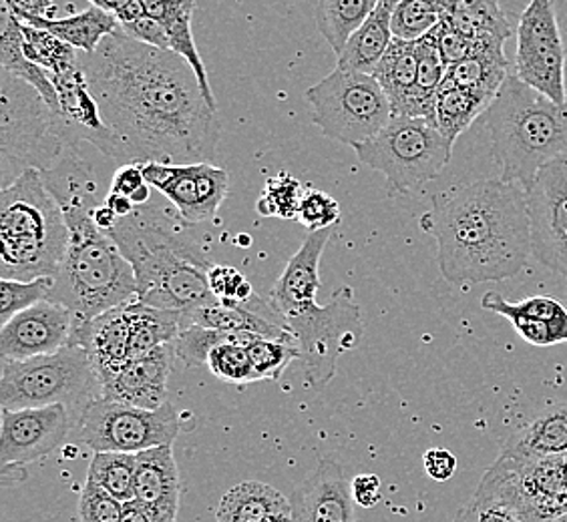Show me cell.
Here are the masks:
<instances>
[{
  "instance_id": "47",
  "label": "cell",
  "mask_w": 567,
  "mask_h": 522,
  "mask_svg": "<svg viewBox=\"0 0 567 522\" xmlns=\"http://www.w3.org/2000/svg\"><path fill=\"white\" fill-rule=\"evenodd\" d=\"M55 278H39L33 282H19L0 278V324H7L12 316L33 307L49 297Z\"/></svg>"
},
{
  "instance_id": "15",
  "label": "cell",
  "mask_w": 567,
  "mask_h": 522,
  "mask_svg": "<svg viewBox=\"0 0 567 522\" xmlns=\"http://www.w3.org/2000/svg\"><path fill=\"white\" fill-rule=\"evenodd\" d=\"M524 189L532 255L567 278V159L544 165Z\"/></svg>"
},
{
  "instance_id": "57",
  "label": "cell",
  "mask_w": 567,
  "mask_h": 522,
  "mask_svg": "<svg viewBox=\"0 0 567 522\" xmlns=\"http://www.w3.org/2000/svg\"><path fill=\"white\" fill-rule=\"evenodd\" d=\"M87 2L103 11L111 12L121 24L145 17L142 0H87Z\"/></svg>"
},
{
  "instance_id": "55",
  "label": "cell",
  "mask_w": 567,
  "mask_h": 522,
  "mask_svg": "<svg viewBox=\"0 0 567 522\" xmlns=\"http://www.w3.org/2000/svg\"><path fill=\"white\" fill-rule=\"evenodd\" d=\"M381 479L377 474H359L350 482L352 501L362 509H372L381 501Z\"/></svg>"
},
{
  "instance_id": "59",
  "label": "cell",
  "mask_w": 567,
  "mask_h": 522,
  "mask_svg": "<svg viewBox=\"0 0 567 522\" xmlns=\"http://www.w3.org/2000/svg\"><path fill=\"white\" fill-rule=\"evenodd\" d=\"M105 206L111 207V209L115 211V216L120 219L132 216L133 211L137 209V206L133 203L130 197L113 194V191H110V196L105 197Z\"/></svg>"
},
{
  "instance_id": "10",
  "label": "cell",
  "mask_w": 567,
  "mask_h": 522,
  "mask_svg": "<svg viewBox=\"0 0 567 522\" xmlns=\"http://www.w3.org/2000/svg\"><path fill=\"white\" fill-rule=\"evenodd\" d=\"M360 161L384 175L394 194L409 196L451 164L453 143L435 121L393 115L372 139L354 147Z\"/></svg>"
},
{
  "instance_id": "50",
  "label": "cell",
  "mask_w": 567,
  "mask_h": 522,
  "mask_svg": "<svg viewBox=\"0 0 567 522\" xmlns=\"http://www.w3.org/2000/svg\"><path fill=\"white\" fill-rule=\"evenodd\" d=\"M208 283L212 294L216 295V300L221 304L246 305L256 295L244 273L228 265H212Z\"/></svg>"
},
{
  "instance_id": "62",
  "label": "cell",
  "mask_w": 567,
  "mask_h": 522,
  "mask_svg": "<svg viewBox=\"0 0 567 522\" xmlns=\"http://www.w3.org/2000/svg\"><path fill=\"white\" fill-rule=\"evenodd\" d=\"M150 196H152V186H150V184H145V186L140 187V189H137L130 199H132L135 206L142 207L150 201Z\"/></svg>"
},
{
  "instance_id": "22",
  "label": "cell",
  "mask_w": 567,
  "mask_h": 522,
  "mask_svg": "<svg viewBox=\"0 0 567 522\" xmlns=\"http://www.w3.org/2000/svg\"><path fill=\"white\" fill-rule=\"evenodd\" d=\"M125 305L113 307L110 312L91 320L87 326L71 337V344L87 349L101 386L113 380L132 359L130 322L125 314Z\"/></svg>"
},
{
  "instance_id": "60",
  "label": "cell",
  "mask_w": 567,
  "mask_h": 522,
  "mask_svg": "<svg viewBox=\"0 0 567 522\" xmlns=\"http://www.w3.org/2000/svg\"><path fill=\"white\" fill-rule=\"evenodd\" d=\"M93 221H95V226H97L101 231L107 233V231H111V229L117 226L120 218L115 216V211H113L111 207L101 203V206L95 207V211H93Z\"/></svg>"
},
{
  "instance_id": "40",
  "label": "cell",
  "mask_w": 567,
  "mask_h": 522,
  "mask_svg": "<svg viewBox=\"0 0 567 522\" xmlns=\"http://www.w3.org/2000/svg\"><path fill=\"white\" fill-rule=\"evenodd\" d=\"M22 44H24V55L37 65L43 66L49 75H55L75 65L81 53L55 34L24 22H22Z\"/></svg>"
},
{
  "instance_id": "9",
  "label": "cell",
  "mask_w": 567,
  "mask_h": 522,
  "mask_svg": "<svg viewBox=\"0 0 567 522\" xmlns=\"http://www.w3.org/2000/svg\"><path fill=\"white\" fill-rule=\"evenodd\" d=\"M101 398V382L87 349L69 344L53 354L4 359L0 378L2 408H41L66 404L76 416Z\"/></svg>"
},
{
  "instance_id": "35",
  "label": "cell",
  "mask_w": 567,
  "mask_h": 522,
  "mask_svg": "<svg viewBox=\"0 0 567 522\" xmlns=\"http://www.w3.org/2000/svg\"><path fill=\"white\" fill-rule=\"evenodd\" d=\"M280 509H290V499L270 484L246 480L221 497L216 521L218 522H262L266 514Z\"/></svg>"
},
{
  "instance_id": "12",
  "label": "cell",
  "mask_w": 567,
  "mask_h": 522,
  "mask_svg": "<svg viewBox=\"0 0 567 522\" xmlns=\"http://www.w3.org/2000/svg\"><path fill=\"white\" fill-rule=\"evenodd\" d=\"M473 497L505 504L527 522L549 521L567 512V457L502 452Z\"/></svg>"
},
{
  "instance_id": "32",
  "label": "cell",
  "mask_w": 567,
  "mask_h": 522,
  "mask_svg": "<svg viewBox=\"0 0 567 522\" xmlns=\"http://www.w3.org/2000/svg\"><path fill=\"white\" fill-rule=\"evenodd\" d=\"M189 324L234 332V334H256V336L274 337L282 342L296 344L290 330L284 326L278 314H262L248 305L216 304L204 305L189 314ZM298 346V344H296Z\"/></svg>"
},
{
  "instance_id": "54",
  "label": "cell",
  "mask_w": 567,
  "mask_h": 522,
  "mask_svg": "<svg viewBox=\"0 0 567 522\" xmlns=\"http://www.w3.org/2000/svg\"><path fill=\"white\" fill-rule=\"evenodd\" d=\"M423 467L429 479L435 482H447L457 472V457L447 448H429L423 457Z\"/></svg>"
},
{
  "instance_id": "45",
  "label": "cell",
  "mask_w": 567,
  "mask_h": 522,
  "mask_svg": "<svg viewBox=\"0 0 567 522\" xmlns=\"http://www.w3.org/2000/svg\"><path fill=\"white\" fill-rule=\"evenodd\" d=\"M302 196L305 189L296 177L278 174L266 181L262 197L256 201V209L264 218L296 219Z\"/></svg>"
},
{
  "instance_id": "8",
  "label": "cell",
  "mask_w": 567,
  "mask_h": 522,
  "mask_svg": "<svg viewBox=\"0 0 567 522\" xmlns=\"http://www.w3.org/2000/svg\"><path fill=\"white\" fill-rule=\"evenodd\" d=\"M75 149L61 113L49 107L29 83L2 71L0 75V152L4 175L14 179L27 169L47 171Z\"/></svg>"
},
{
  "instance_id": "39",
  "label": "cell",
  "mask_w": 567,
  "mask_h": 522,
  "mask_svg": "<svg viewBox=\"0 0 567 522\" xmlns=\"http://www.w3.org/2000/svg\"><path fill=\"white\" fill-rule=\"evenodd\" d=\"M135 470H137V455L103 450V452H95L91 458L87 477L95 480L99 487H103L115 499L130 502L133 501Z\"/></svg>"
},
{
  "instance_id": "49",
  "label": "cell",
  "mask_w": 567,
  "mask_h": 522,
  "mask_svg": "<svg viewBox=\"0 0 567 522\" xmlns=\"http://www.w3.org/2000/svg\"><path fill=\"white\" fill-rule=\"evenodd\" d=\"M298 221L308 231L334 228L340 221V206L334 197L318 189H308L298 207Z\"/></svg>"
},
{
  "instance_id": "51",
  "label": "cell",
  "mask_w": 567,
  "mask_h": 522,
  "mask_svg": "<svg viewBox=\"0 0 567 522\" xmlns=\"http://www.w3.org/2000/svg\"><path fill=\"white\" fill-rule=\"evenodd\" d=\"M435 34L439 51L447 66L455 65L458 61L473 55L485 39H497V36H471V34L458 31L457 27H453L445 19L436 24Z\"/></svg>"
},
{
  "instance_id": "36",
  "label": "cell",
  "mask_w": 567,
  "mask_h": 522,
  "mask_svg": "<svg viewBox=\"0 0 567 522\" xmlns=\"http://www.w3.org/2000/svg\"><path fill=\"white\" fill-rule=\"evenodd\" d=\"M492 103V98L458 87L445 79L436 93L435 125L455 145L458 137L489 111Z\"/></svg>"
},
{
  "instance_id": "4",
  "label": "cell",
  "mask_w": 567,
  "mask_h": 522,
  "mask_svg": "<svg viewBox=\"0 0 567 522\" xmlns=\"http://www.w3.org/2000/svg\"><path fill=\"white\" fill-rule=\"evenodd\" d=\"M182 226H187L186 221L165 207L142 206L121 218L107 236L132 263L137 302L189 316L218 300L209 290L208 255L184 238Z\"/></svg>"
},
{
  "instance_id": "52",
  "label": "cell",
  "mask_w": 567,
  "mask_h": 522,
  "mask_svg": "<svg viewBox=\"0 0 567 522\" xmlns=\"http://www.w3.org/2000/svg\"><path fill=\"white\" fill-rule=\"evenodd\" d=\"M455 522H527L509 507L473 497L470 504L458 512Z\"/></svg>"
},
{
  "instance_id": "44",
  "label": "cell",
  "mask_w": 567,
  "mask_h": 522,
  "mask_svg": "<svg viewBox=\"0 0 567 522\" xmlns=\"http://www.w3.org/2000/svg\"><path fill=\"white\" fill-rule=\"evenodd\" d=\"M246 336L248 334H234V332L214 330V327L199 326V324H189L175 340V352H177V359L186 368H206L209 352L218 344H224L229 340H244Z\"/></svg>"
},
{
  "instance_id": "33",
  "label": "cell",
  "mask_w": 567,
  "mask_h": 522,
  "mask_svg": "<svg viewBox=\"0 0 567 522\" xmlns=\"http://www.w3.org/2000/svg\"><path fill=\"white\" fill-rule=\"evenodd\" d=\"M125 314L130 322L132 358H140L162 344L175 342L182 334V330L189 326V320L184 312L169 310V307H155L142 302L125 305Z\"/></svg>"
},
{
  "instance_id": "1",
  "label": "cell",
  "mask_w": 567,
  "mask_h": 522,
  "mask_svg": "<svg viewBox=\"0 0 567 522\" xmlns=\"http://www.w3.org/2000/svg\"><path fill=\"white\" fill-rule=\"evenodd\" d=\"M121 164H214L221 123L196 71L174 51L117 31L97 51L79 53Z\"/></svg>"
},
{
  "instance_id": "11",
  "label": "cell",
  "mask_w": 567,
  "mask_h": 522,
  "mask_svg": "<svg viewBox=\"0 0 567 522\" xmlns=\"http://www.w3.org/2000/svg\"><path fill=\"white\" fill-rule=\"evenodd\" d=\"M305 98L322 135L352 149L372 139L393 117L377 76L342 66L308 88Z\"/></svg>"
},
{
  "instance_id": "61",
  "label": "cell",
  "mask_w": 567,
  "mask_h": 522,
  "mask_svg": "<svg viewBox=\"0 0 567 522\" xmlns=\"http://www.w3.org/2000/svg\"><path fill=\"white\" fill-rule=\"evenodd\" d=\"M554 7H556L557 21H559V27H561V33H564L567 46V0H554Z\"/></svg>"
},
{
  "instance_id": "25",
  "label": "cell",
  "mask_w": 567,
  "mask_h": 522,
  "mask_svg": "<svg viewBox=\"0 0 567 522\" xmlns=\"http://www.w3.org/2000/svg\"><path fill=\"white\" fill-rule=\"evenodd\" d=\"M145 14L159 22L169 36L172 51L184 56L192 69L196 71L199 87L208 98L209 105L218 109V103L214 97V91L209 87L208 71L197 53L194 31H192V19L196 11V0H142Z\"/></svg>"
},
{
  "instance_id": "48",
  "label": "cell",
  "mask_w": 567,
  "mask_h": 522,
  "mask_svg": "<svg viewBox=\"0 0 567 522\" xmlns=\"http://www.w3.org/2000/svg\"><path fill=\"white\" fill-rule=\"evenodd\" d=\"M123 504L125 502L87 477L79 497V519L81 522H121Z\"/></svg>"
},
{
  "instance_id": "38",
  "label": "cell",
  "mask_w": 567,
  "mask_h": 522,
  "mask_svg": "<svg viewBox=\"0 0 567 522\" xmlns=\"http://www.w3.org/2000/svg\"><path fill=\"white\" fill-rule=\"evenodd\" d=\"M379 0H318V33L324 36L330 49L339 55L350 34L369 19Z\"/></svg>"
},
{
  "instance_id": "3",
  "label": "cell",
  "mask_w": 567,
  "mask_h": 522,
  "mask_svg": "<svg viewBox=\"0 0 567 522\" xmlns=\"http://www.w3.org/2000/svg\"><path fill=\"white\" fill-rule=\"evenodd\" d=\"M334 228L308 231L270 292V305L300 348L308 388L320 390L337 376L340 356L359 348L362 312L350 285H340L327 305H318L320 261Z\"/></svg>"
},
{
  "instance_id": "29",
  "label": "cell",
  "mask_w": 567,
  "mask_h": 522,
  "mask_svg": "<svg viewBox=\"0 0 567 522\" xmlns=\"http://www.w3.org/2000/svg\"><path fill=\"white\" fill-rule=\"evenodd\" d=\"M502 452L517 457H567V404L549 406L515 430Z\"/></svg>"
},
{
  "instance_id": "27",
  "label": "cell",
  "mask_w": 567,
  "mask_h": 522,
  "mask_svg": "<svg viewBox=\"0 0 567 522\" xmlns=\"http://www.w3.org/2000/svg\"><path fill=\"white\" fill-rule=\"evenodd\" d=\"M19 21L24 24H33L37 29H43L55 34L61 41L75 46L76 51L91 55L97 51L99 44L105 36L117 33L121 22L99 7H89L83 12H76L73 17L53 19V17H39V14H17Z\"/></svg>"
},
{
  "instance_id": "43",
  "label": "cell",
  "mask_w": 567,
  "mask_h": 522,
  "mask_svg": "<svg viewBox=\"0 0 567 522\" xmlns=\"http://www.w3.org/2000/svg\"><path fill=\"white\" fill-rule=\"evenodd\" d=\"M250 354L251 364L262 380H280L284 370L300 359V348L292 342L250 334L244 342Z\"/></svg>"
},
{
  "instance_id": "34",
  "label": "cell",
  "mask_w": 567,
  "mask_h": 522,
  "mask_svg": "<svg viewBox=\"0 0 567 522\" xmlns=\"http://www.w3.org/2000/svg\"><path fill=\"white\" fill-rule=\"evenodd\" d=\"M175 359H177L175 342H167L143 354L140 358L130 359V364L113 380L101 386V398L121 403L132 392L167 386V378L172 374Z\"/></svg>"
},
{
  "instance_id": "42",
  "label": "cell",
  "mask_w": 567,
  "mask_h": 522,
  "mask_svg": "<svg viewBox=\"0 0 567 522\" xmlns=\"http://www.w3.org/2000/svg\"><path fill=\"white\" fill-rule=\"evenodd\" d=\"M248 336L244 340H229V342L218 344L216 348L209 352L206 368L219 380L231 384V386H240V388L254 384V382L262 380L260 374L256 372L254 364H251L248 349L244 346Z\"/></svg>"
},
{
  "instance_id": "28",
  "label": "cell",
  "mask_w": 567,
  "mask_h": 522,
  "mask_svg": "<svg viewBox=\"0 0 567 522\" xmlns=\"http://www.w3.org/2000/svg\"><path fill=\"white\" fill-rule=\"evenodd\" d=\"M505 43L507 41L502 39H485L473 55L449 66L445 79L458 87L470 88L477 95L495 101L503 83L512 75Z\"/></svg>"
},
{
  "instance_id": "30",
  "label": "cell",
  "mask_w": 567,
  "mask_h": 522,
  "mask_svg": "<svg viewBox=\"0 0 567 522\" xmlns=\"http://www.w3.org/2000/svg\"><path fill=\"white\" fill-rule=\"evenodd\" d=\"M44 186L55 197L61 211H95L99 203L97 179L75 153H65L51 169L41 171Z\"/></svg>"
},
{
  "instance_id": "21",
  "label": "cell",
  "mask_w": 567,
  "mask_h": 522,
  "mask_svg": "<svg viewBox=\"0 0 567 522\" xmlns=\"http://www.w3.org/2000/svg\"><path fill=\"white\" fill-rule=\"evenodd\" d=\"M483 310L509 320L515 332L537 348L567 342V307L556 297L534 295L522 302H509L503 295L487 292L481 297Z\"/></svg>"
},
{
  "instance_id": "46",
  "label": "cell",
  "mask_w": 567,
  "mask_h": 522,
  "mask_svg": "<svg viewBox=\"0 0 567 522\" xmlns=\"http://www.w3.org/2000/svg\"><path fill=\"white\" fill-rule=\"evenodd\" d=\"M416 63H419V75H416V87L421 97L425 98L429 105L435 107L436 93L447 76V63L443 61L439 44H436L435 29L425 36L415 41Z\"/></svg>"
},
{
  "instance_id": "7",
  "label": "cell",
  "mask_w": 567,
  "mask_h": 522,
  "mask_svg": "<svg viewBox=\"0 0 567 522\" xmlns=\"http://www.w3.org/2000/svg\"><path fill=\"white\" fill-rule=\"evenodd\" d=\"M69 246L65 216L43 175L27 169L0 194V278H55Z\"/></svg>"
},
{
  "instance_id": "6",
  "label": "cell",
  "mask_w": 567,
  "mask_h": 522,
  "mask_svg": "<svg viewBox=\"0 0 567 522\" xmlns=\"http://www.w3.org/2000/svg\"><path fill=\"white\" fill-rule=\"evenodd\" d=\"M485 115L503 179L525 187L544 165L567 159V101L557 105L512 73Z\"/></svg>"
},
{
  "instance_id": "37",
  "label": "cell",
  "mask_w": 567,
  "mask_h": 522,
  "mask_svg": "<svg viewBox=\"0 0 567 522\" xmlns=\"http://www.w3.org/2000/svg\"><path fill=\"white\" fill-rule=\"evenodd\" d=\"M445 21L471 36H512V22L502 0H447Z\"/></svg>"
},
{
  "instance_id": "53",
  "label": "cell",
  "mask_w": 567,
  "mask_h": 522,
  "mask_svg": "<svg viewBox=\"0 0 567 522\" xmlns=\"http://www.w3.org/2000/svg\"><path fill=\"white\" fill-rule=\"evenodd\" d=\"M121 31L132 36L140 43L150 44L155 49H164V51H172V44H169V36L165 33L164 27L159 22L152 19V17H140L132 22H123L121 24Z\"/></svg>"
},
{
  "instance_id": "41",
  "label": "cell",
  "mask_w": 567,
  "mask_h": 522,
  "mask_svg": "<svg viewBox=\"0 0 567 522\" xmlns=\"http://www.w3.org/2000/svg\"><path fill=\"white\" fill-rule=\"evenodd\" d=\"M447 14V0H399L393 17L394 39L419 41Z\"/></svg>"
},
{
  "instance_id": "58",
  "label": "cell",
  "mask_w": 567,
  "mask_h": 522,
  "mask_svg": "<svg viewBox=\"0 0 567 522\" xmlns=\"http://www.w3.org/2000/svg\"><path fill=\"white\" fill-rule=\"evenodd\" d=\"M121 522H165L159 519L155 512L150 511L147 507H143L137 501H130L123 504V514Z\"/></svg>"
},
{
  "instance_id": "56",
  "label": "cell",
  "mask_w": 567,
  "mask_h": 522,
  "mask_svg": "<svg viewBox=\"0 0 567 522\" xmlns=\"http://www.w3.org/2000/svg\"><path fill=\"white\" fill-rule=\"evenodd\" d=\"M145 175H143L142 164L121 165L120 169L111 179L110 191L121 194V196L132 197L140 187L145 186Z\"/></svg>"
},
{
  "instance_id": "5",
  "label": "cell",
  "mask_w": 567,
  "mask_h": 522,
  "mask_svg": "<svg viewBox=\"0 0 567 522\" xmlns=\"http://www.w3.org/2000/svg\"><path fill=\"white\" fill-rule=\"evenodd\" d=\"M63 216L69 246L47 300L71 310L75 336L101 314L137 302V280L117 243L95 226L93 211H66Z\"/></svg>"
},
{
  "instance_id": "20",
  "label": "cell",
  "mask_w": 567,
  "mask_h": 522,
  "mask_svg": "<svg viewBox=\"0 0 567 522\" xmlns=\"http://www.w3.org/2000/svg\"><path fill=\"white\" fill-rule=\"evenodd\" d=\"M51 81L59 93L61 115L65 119L73 147L79 143L87 142L111 159L113 147H115L113 133L103 121L97 98L89 85L85 69L76 61L75 65L51 75Z\"/></svg>"
},
{
  "instance_id": "23",
  "label": "cell",
  "mask_w": 567,
  "mask_h": 522,
  "mask_svg": "<svg viewBox=\"0 0 567 522\" xmlns=\"http://www.w3.org/2000/svg\"><path fill=\"white\" fill-rule=\"evenodd\" d=\"M372 75L381 83L384 95L391 101L393 115L425 117L435 121V107L421 97L416 87L419 63H416L415 41L394 39L381 63L374 66Z\"/></svg>"
},
{
  "instance_id": "64",
  "label": "cell",
  "mask_w": 567,
  "mask_h": 522,
  "mask_svg": "<svg viewBox=\"0 0 567 522\" xmlns=\"http://www.w3.org/2000/svg\"><path fill=\"white\" fill-rule=\"evenodd\" d=\"M546 522H567V512H561V514H557V516Z\"/></svg>"
},
{
  "instance_id": "17",
  "label": "cell",
  "mask_w": 567,
  "mask_h": 522,
  "mask_svg": "<svg viewBox=\"0 0 567 522\" xmlns=\"http://www.w3.org/2000/svg\"><path fill=\"white\" fill-rule=\"evenodd\" d=\"M0 420V464L9 470L53 455L75 428L79 416L66 404H51L19 410L2 408Z\"/></svg>"
},
{
  "instance_id": "14",
  "label": "cell",
  "mask_w": 567,
  "mask_h": 522,
  "mask_svg": "<svg viewBox=\"0 0 567 522\" xmlns=\"http://www.w3.org/2000/svg\"><path fill=\"white\" fill-rule=\"evenodd\" d=\"M515 33V75L557 105H566L567 46L554 0H529Z\"/></svg>"
},
{
  "instance_id": "2",
  "label": "cell",
  "mask_w": 567,
  "mask_h": 522,
  "mask_svg": "<svg viewBox=\"0 0 567 522\" xmlns=\"http://www.w3.org/2000/svg\"><path fill=\"white\" fill-rule=\"evenodd\" d=\"M421 229L436 241L439 270L455 285L509 280L534 258L525 189L503 177L436 194Z\"/></svg>"
},
{
  "instance_id": "16",
  "label": "cell",
  "mask_w": 567,
  "mask_h": 522,
  "mask_svg": "<svg viewBox=\"0 0 567 522\" xmlns=\"http://www.w3.org/2000/svg\"><path fill=\"white\" fill-rule=\"evenodd\" d=\"M145 181L169 199L175 213L187 226H197L218 216L228 197L229 175L218 165L209 164H143Z\"/></svg>"
},
{
  "instance_id": "18",
  "label": "cell",
  "mask_w": 567,
  "mask_h": 522,
  "mask_svg": "<svg viewBox=\"0 0 567 522\" xmlns=\"http://www.w3.org/2000/svg\"><path fill=\"white\" fill-rule=\"evenodd\" d=\"M71 310L53 300H44L19 312L0 327V354L4 359H29L71 344Z\"/></svg>"
},
{
  "instance_id": "31",
  "label": "cell",
  "mask_w": 567,
  "mask_h": 522,
  "mask_svg": "<svg viewBox=\"0 0 567 522\" xmlns=\"http://www.w3.org/2000/svg\"><path fill=\"white\" fill-rule=\"evenodd\" d=\"M0 66L2 71H9L17 79L33 85L49 103V107L61 113L59 93L51 81V75L44 71L43 66L37 65L24 55L22 22L17 19V14L9 9L4 0H2V29H0Z\"/></svg>"
},
{
  "instance_id": "24",
  "label": "cell",
  "mask_w": 567,
  "mask_h": 522,
  "mask_svg": "<svg viewBox=\"0 0 567 522\" xmlns=\"http://www.w3.org/2000/svg\"><path fill=\"white\" fill-rule=\"evenodd\" d=\"M179 492V468L172 447L137 452L133 501L147 507L165 522H177Z\"/></svg>"
},
{
  "instance_id": "26",
  "label": "cell",
  "mask_w": 567,
  "mask_h": 522,
  "mask_svg": "<svg viewBox=\"0 0 567 522\" xmlns=\"http://www.w3.org/2000/svg\"><path fill=\"white\" fill-rule=\"evenodd\" d=\"M399 0H379L369 19L350 34L344 49L337 55V66L349 71L372 73L394 41L393 17Z\"/></svg>"
},
{
  "instance_id": "13",
  "label": "cell",
  "mask_w": 567,
  "mask_h": 522,
  "mask_svg": "<svg viewBox=\"0 0 567 522\" xmlns=\"http://www.w3.org/2000/svg\"><path fill=\"white\" fill-rule=\"evenodd\" d=\"M192 416L167 403L157 410L97 398L79 416V440L93 452H143L153 447H174L177 436L192 430Z\"/></svg>"
},
{
  "instance_id": "63",
  "label": "cell",
  "mask_w": 567,
  "mask_h": 522,
  "mask_svg": "<svg viewBox=\"0 0 567 522\" xmlns=\"http://www.w3.org/2000/svg\"><path fill=\"white\" fill-rule=\"evenodd\" d=\"M290 509H280V511H272L270 514L264 516L262 522H290Z\"/></svg>"
},
{
  "instance_id": "19",
  "label": "cell",
  "mask_w": 567,
  "mask_h": 522,
  "mask_svg": "<svg viewBox=\"0 0 567 522\" xmlns=\"http://www.w3.org/2000/svg\"><path fill=\"white\" fill-rule=\"evenodd\" d=\"M290 514V522H357L350 482L334 458H320L317 470L296 487Z\"/></svg>"
}]
</instances>
